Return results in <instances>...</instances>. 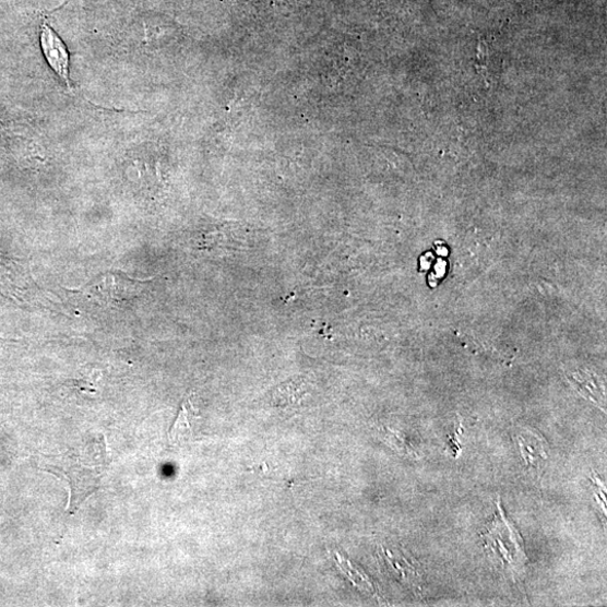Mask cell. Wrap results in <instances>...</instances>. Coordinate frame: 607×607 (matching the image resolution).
I'll return each instance as SVG.
<instances>
[{
  "mask_svg": "<svg viewBox=\"0 0 607 607\" xmlns=\"http://www.w3.org/2000/svg\"><path fill=\"white\" fill-rule=\"evenodd\" d=\"M386 439L396 450L406 454H414L409 443L404 439V437L400 436L397 431L386 430Z\"/></svg>",
  "mask_w": 607,
  "mask_h": 607,
  "instance_id": "5b68a950",
  "label": "cell"
},
{
  "mask_svg": "<svg viewBox=\"0 0 607 607\" xmlns=\"http://www.w3.org/2000/svg\"><path fill=\"white\" fill-rule=\"evenodd\" d=\"M194 409L191 402L186 401L182 403L180 410L177 416V420L170 428L168 438L170 443L180 444L185 442L194 432Z\"/></svg>",
  "mask_w": 607,
  "mask_h": 607,
  "instance_id": "277c9868",
  "label": "cell"
},
{
  "mask_svg": "<svg viewBox=\"0 0 607 607\" xmlns=\"http://www.w3.org/2000/svg\"><path fill=\"white\" fill-rule=\"evenodd\" d=\"M107 466L108 457L107 450H105L92 464L81 455L78 457L68 455L62 466H52L48 469L49 473L66 479L70 486L67 512L72 514L78 511L98 490Z\"/></svg>",
  "mask_w": 607,
  "mask_h": 607,
  "instance_id": "6da1fadb",
  "label": "cell"
},
{
  "mask_svg": "<svg viewBox=\"0 0 607 607\" xmlns=\"http://www.w3.org/2000/svg\"><path fill=\"white\" fill-rule=\"evenodd\" d=\"M41 47L49 66L71 92L69 52L59 35L48 24L43 26Z\"/></svg>",
  "mask_w": 607,
  "mask_h": 607,
  "instance_id": "7a4b0ae2",
  "label": "cell"
},
{
  "mask_svg": "<svg viewBox=\"0 0 607 607\" xmlns=\"http://www.w3.org/2000/svg\"><path fill=\"white\" fill-rule=\"evenodd\" d=\"M517 444L525 466L540 473L548 460V444L541 436L533 430L516 435Z\"/></svg>",
  "mask_w": 607,
  "mask_h": 607,
  "instance_id": "3957f363",
  "label": "cell"
}]
</instances>
